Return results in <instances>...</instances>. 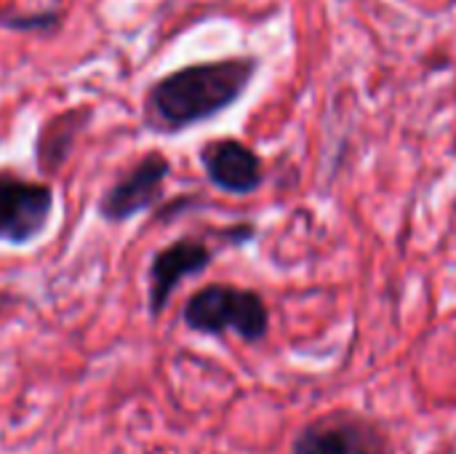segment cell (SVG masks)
<instances>
[{"label":"cell","instance_id":"1","mask_svg":"<svg viewBox=\"0 0 456 454\" xmlns=\"http://www.w3.org/2000/svg\"><path fill=\"white\" fill-rule=\"evenodd\" d=\"M256 72L251 56L200 62L155 80L144 99V126L155 134H182L232 107Z\"/></svg>","mask_w":456,"mask_h":454},{"label":"cell","instance_id":"2","mask_svg":"<svg viewBox=\"0 0 456 454\" xmlns=\"http://www.w3.org/2000/svg\"><path fill=\"white\" fill-rule=\"evenodd\" d=\"M182 324L203 337L235 334L256 345L270 332V310L259 292L235 284H206L182 308Z\"/></svg>","mask_w":456,"mask_h":454},{"label":"cell","instance_id":"3","mask_svg":"<svg viewBox=\"0 0 456 454\" xmlns=\"http://www.w3.org/2000/svg\"><path fill=\"white\" fill-rule=\"evenodd\" d=\"M56 195L48 182L0 171V244L21 249L35 244L51 225Z\"/></svg>","mask_w":456,"mask_h":454},{"label":"cell","instance_id":"4","mask_svg":"<svg viewBox=\"0 0 456 454\" xmlns=\"http://www.w3.org/2000/svg\"><path fill=\"white\" fill-rule=\"evenodd\" d=\"M171 161L150 150L120 179H115L96 201V217L107 225H126L163 201Z\"/></svg>","mask_w":456,"mask_h":454},{"label":"cell","instance_id":"5","mask_svg":"<svg viewBox=\"0 0 456 454\" xmlns=\"http://www.w3.org/2000/svg\"><path fill=\"white\" fill-rule=\"evenodd\" d=\"M214 262V249L192 235L176 238L166 246H160L152 257H150V268H147V313L150 318H160L168 305L171 297L176 294V289L187 281V278H198L203 276Z\"/></svg>","mask_w":456,"mask_h":454},{"label":"cell","instance_id":"6","mask_svg":"<svg viewBox=\"0 0 456 454\" xmlns=\"http://www.w3.org/2000/svg\"><path fill=\"white\" fill-rule=\"evenodd\" d=\"M294 454H390V444L371 420L334 412L299 431Z\"/></svg>","mask_w":456,"mask_h":454},{"label":"cell","instance_id":"7","mask_svg":"<svg viewBox=\"0 0 456 454\" xmlns=\"http://www.w3.org/2000/svg\"><path fill=\"white\" fill-rule=\"evenodd\" d=\"M206 179L227 195H251L265 182L262 158L238 139H211L200 147Z\"/></svg>","mask_w":456,"mask_h":454},{"label":"cell","instance_id":"8","mask_svg":"<svg viewBox=\"0 0 456 454\" xmlns=\"http://www.w3.org/2000/svg\"><path fill=\"white\" fill-rule=\"evenodd\" d=\"M88 118H91V107H75V110L59 112L40 128L37 142H35V163L40 171L56 174L61 169V163L69 158L80 131L86 128Z\"/></svg>","mask_w":456,"mask_h":454},{"label":"cell","instance_id":"9","mask_svg":"<svg viewBox=\"0 0 456 454\" xmlns=\"http://www.w3.org/2000/svg\"><path fill=\"white\" fill-rule=\"evenodd\" d=\"M48 24H56V13H43V16H37V19H24V16H19V19H11L8 21V27H13V29H43V27H48Z\"/></svg>","mask_w":456,"mask_h":454}]
</instances>
